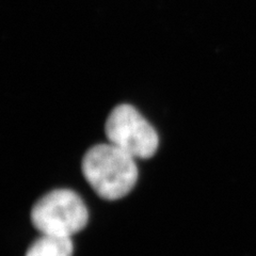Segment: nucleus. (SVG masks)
<instances>
[{
	"instance_id": "3",
	"label": "nucleus",
	"mask_w": 256,
	"mask_h": 256,
	"mask_svg": "<svg viewBox=\"0 0 256 256\" xmlns=\"http://www.w3.org/2000/svg\"><path fill=\"white\" fill-rule=\"evenodd\" d=\"M105 132L109 143L134 158L153 157L159 146L155 128L128 104L118 105L110 112L105 124Z\"/></svg>"
},
{
	"instance_id": "4",
	"label": "nucleus",
	"mask_w": 256,
	"mask_h": 256,
	"mask_svg": "<svg viewBox=\"0 0 256 256\" xmlns=\"http://www.w3.org/2000/svg\"><path fill=\"white\" fill-rule=\"evenodd\" d=\"M73 252L70 237L42 234L30 246L26 256H72Z\"/></svg>"
},
{
	"instance_id": "1",
	"label": "nucleus",
	"mask_w": 256,
	"mask_h": 256,
	"mask_svg": "<svg viewBox=\"0 0 256 256\" xmlns=\"http://www.w3.org/2000/svg\"><path fill=\"white\" fill-rule=\"evenodd\" d=\"M82 169L98 196L109 201L127 196L138 180L136 158L111 143L92 146L84 156Z\"/></svg>"
},
{
	"instance_id": "2",
	"label": "nucleus",
	"mask_w": 256,
	"mask_h": 256,
	"mask_svg": "<svg viewBox=\"0 0 256 256\" xmlns=\"http://www.w3.org/2000/svg\"><path fill=\"white\" fill-rule=\"evenodd\" d=\"M89 220L82 198L68 189H56L42 196L32 207L31 221L42 234L72 237Z\"/></svg>"
}]
</instances>
